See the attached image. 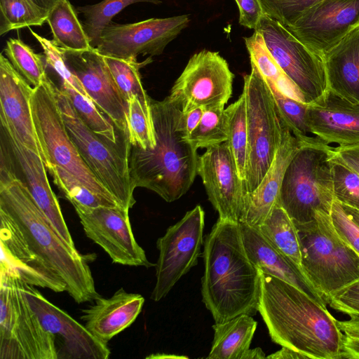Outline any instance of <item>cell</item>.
<instances>
[{
  "mask_svg": "<svg viewBox=\"0 0 359 359\" xmlns=\"http://www.w3.org/2000/svg\"><path fill=\"white\" fill-rule=\"evenodd\" d=\"M258 312L275 344L309 358H344V334L337 320L295 286L261 272Z\"/></svg>",
  "mask_w": 359,
  "mask_h": 359,
  "instance_id": "cell-1",
  "label": "cell"
},
{
  "mask_svg": "<svg viewBox=\"0 0 359 359\" xmlns=\"http://www.w3.org/2000/svg\"><path fill=\"white\" fill-rule=\"evenodd\" d=\"M202 301L215 323L259 310L261 272L246 252L239 222L217 219L203 243Z\"/></svg>",
  "mask_w": 359,
  "mask_h": 359,
  "instance_id": "cell-2",
  "label": "cell"
},
{
  "mask_svg": "<svg viewBox=\"0 0 359 359\" xmlns=\"http://www.w3.org/2000/svg\"><path fill=\"white\" fill-rule=\"evenodd\" d=\"M0 219L1 226L63 280L76 303L100 296L86 257L59 236L19 177L0 187Z\"/></svg>",
  "mask_w": 359,
  "mask_h": 359,
  "instance_id": "cell-3",
  "label": "cell"
},
{
  "mask_svg": "<svg viewBox=\"0 0 359 359\" xmlns=\"http://www.w3.org/2000/svg\"><path fill=\"white\" fill-rule=\"evenodd\" d=\"M156 145L142 149L130 144L129 170L135 188L154 191L167 202L184 195L197 175V149L187 139L183 113L169 96L151 99Z\"/></svg>",
  "mask_w": 359,
  "mask_h": 359,
  "instance_id": "cell-4",
  "label": "cell"
},
{
  "mask_svg": "<svg viewBox=\"0 0 359 359\" xmlns=\"http://www.w3.org/2000/svg\"><path fill=\"white\" fill-rule=\"evenodd\" d=\"M334 147L318 137H309L288 163L282 180L278 203L294 224L313 219L316 211L329 214L334 200L332 160Z\"/></svg>",
  "mask_w": 359,
  "mask_h": 359,
  "instance_id": "cell-5",
  "label": "cell"
},
{
  "mask_svg": "<svg viewBox=\"0 0 359 359\" xmlns=\"http://www.w3.org/2000/svg\"><path fill=\"white\" fill-rule=\"evenodd\" d=\"M295 226L302 269L327 304L334 294L359 279V254L326 212L316 211L313 219Z\"/></svg>",
  "mask_w": 359,
  "mask_h": 359,
  "instance_id": "cell-6",
  "label": "cell"
},
{
  "mask_svg": "<svg viewBox=\"0 0 359 359\" xmlns=\"http://www.w3.org/2000/svg\"><path fill=\"white\" fill-rule=\"evenodd\" d=\"M67 132L83 160L118 204L130 210L135 203L129 170L128 137L114 143L93 132L76 113L66 93L55 88Z\"/></svg>",
  "mask_w": 359,
  "mask_h": 359,
  "instance_id": "cell-7",
  "label": "cell"
},
{
  "mask_svg": "<svg viewBox=\"0 0 359 359\" xmlns=\"http://www.w3.org/2000/svg\"><path fill=\"white\" fill-rule=\"evenodd\" d=\"M23 283L15 272L1 266L0 358L58 359L55 337L32 309Z\"/></svg>",
  "mask_w": 359,
  "mask_h": 359,
  "instance_id": "cell-8",
  "label": "cell"
},
{
  "mask_svg": "<svg viewBox=\"0 0 359 359\" xmlns=\"http://www.w3.org/2000/svg\"><path fill=\"white\" fill-rule=\"evenodd\" d=\"M244 76L248 124V158L244 186L247 195L269 169L281 137V123L271 90L255 66Z\"/></svg>",
  "mask_w": 359,
  "mask_h": 359,
  "instance_id": "cell-9",
  "label": "cell"
},
{
  "mask_svg": "<svg viewBox=\"0 0 359 359\" xmlns=\"http://www.w3.org/2000/svg\"><path fill=\"white\" fill-rule=\"evenodd\" d=\"M56 86L47 76L31 96V109L36 134L50 164L66 170L90 190L118 204L114 196L97 179L70 139L61 115L55 94Z\"/></svg>",
  "mask_w": 359,
  "mask_h": 359,
  "instance_id": "cell-10",
  "label": "cell"
},
{
  "mask_svg": "<svg viewBox=\"0 0 359 359\" xmlns=\"http://www.w3.org/2000/svg\"><path fill=\"white\" fill-rule=\"evenodd\" d=\"M255 30L262 36L269 52L295 86L302 102L310 104L325 94L328 86L322 56L265 14Z\"/></svg>",
  "mask_w": 359,
  "mask_h": 359,
  "instance_id": "cell-11",
  "label": "cell"
},
{
  "mask_svg": "<svg viewBox=\"0 0 359 359\" xmlns=\"http://www.w3.org/2000/svg\"><path fill=\"white\" fill-rule=\"evenodd\" d=\"M204 226L205 212L197 205L157 240L159 254L155 264L152 300L158 302L165 297L177 282L197 264L204 243Z\"/></svg>",
  "mask_w": 359,
  "mask_h": 359,
  "instance_id": "cell-12",
  "label": "cell"
},
{
  "mask_svg": "<svg viewBox=\"0 0 359 359\" xmlns=\"http://www.w3.org/2000/svg\"><path fill=\"white\" fill-rule=\"evenodd\" d=\"M234 75L218 52L194 54L175 81L169 97L186 114L196 108L224 107L232 93Z\"/></svg>",
  "mask_w": 359,
  "mask_h": 359,
  "instance_id": "cell-13",
  "label": "cell"
},
{
  "mask_svg": "<svg viewBox=\"0 0 359 359\" xmlns=\"http://www.w3.org/2000/svg\"><path fill=\"white\" fill-rule=\"evenodd\" d=\"M189 22V15L128 24L111 22L102 31L95 48L102 55L118 58L160 55Z\"/></svg>",
  "mask_w": 359,
  "mask_h": 359,
  "instance_id": "cell-14",
  "label": "cell"
},
{
  "mask_svg": "<svg viewBox=\"0 0 359 359\" xmlns=\"http://www.w3.org/2000/svg\"><path fill=\"white\" fill-rule=\"evenodd\" d=\"M74 208L86 236L99 245L114 263L147 268L154 266L135 240L129 210L120 205Z\"/></svg>",
  "mask_w": 359,
  "mask_h": 359,
  "instance_id": "cell-15",
  "label": "cell"
},
{
  "mask_svg": "<svg viewBox=\"0 0 359 359\" xmlns=\"http://www.w3.org/2000/svg\"><path fill=\"white\" fill-rule=\"evenodd\" d=\"M198 156L197 175L219 219L239 222L246 191L226 142L206 148Z\"/></svg>",
  "mask_w": 359,
  "mask_h": 359,
  "instance_id": "cell-16",
  "label": "cell"
},
{
  "mask_svg": "<svg viewBox=\"0 0 359 359\" xmlns=\"http://www.w3.org/2000/svg\"><path fill=\"white\" fill-rule=\"evenodd\" d=\"M359 26V0H322L286 27L316 53L323 55Z\"/></svg>",
  "mask_w": 359,
  "mask_h": 359,
  "instance_id": "cell-17",
  "label": "cell"
},
{
  "mask_svg": "<svg viewBox=\"0 0 359 359\" xmlns=\"http://www.w3.org/2000/svg\"><path fill=\"white\" fill-rule=\"evenodd\" d=\"M25 296L46 330L60 342L58 358L107 359L111 353L107 344L93 335L62 309L46 299L34 286L23 283Z\"/></svg>",
  "mask_w": 359,
  "mask_h": 359,
  "instance_id": "cell-18",
  "label": "cell"
},
{
  "mask_svg": "<svg viewBox=\"0 0 359 359\" xmlns=\"http://www.w3.org/2000/svg\"><path fill=\"white\" fill-rule=\"evenodd\" d=\"M34 88L0 55V119L6 133L39 155L46 163L31 109Z\"/></svg>",
  "mask_w": 359,
  "mask_h": 359,
  "instance_id": "cell-19",
  "label": "cell"
},
{
  "mask_svg": "<svg viewBox=\"0 0 359 359\" xmlns=\"http://www.w3.org/2000/svg\"><path fill=\"white\" fill-rule=\"evenodd\" d=\"M65 62L80 80L92 102L121 132L128 134V102L117 88L95 47L83 51L64 50Z\"/></svg>",
  "mask_w": 359,
  "mask_h": 359,
  "instance_id": "cell-20",
  "label": "cell"
},
{
  "mask_svg": "<svg viewBox=\"0 0 359 359\" xmlns=\"http://www.w3.org/2000/svg\"><path fill=\"white\" fill-rule=\"evenodd\" d=\"M307 122L311 133L327 144H359V103L329 89L321 98L308 105Z\"/></svg>",
  "mask_w": 359,
  "mask_h": 359,
  "instance_id": "cell-21",
  "label": "cell"
},
{
  "mask_svg": "<svg viewBox=\"0 0 359 359\" xmlns=\"http://www.w3.org/2000/svg\"><path fill=\"white\" fill-rule=\"evenodd\" d=\"M280 123V141L274 159L257 188L245 197L240 223L250 226L262 224L278 202L286 168L302 143V140L297 138L281 120Z\"/></svg>",
  "mask_w": 359,
  "mask_h": 359,
  "instance_id": "cell-22",
  "label": "cell"
},
{
  "mask_svg": "<svg viewBox=\"0 0 359 359\" xmlns=\"http://www.w3.org/2000/svg\"><path fill=\"white\" fill-rule=\"evenodd\" d=\"M6 135L15 163L22 175V181L25 183L36 204L59 236L72 248L76 249L57 198L49 184L46 167L43 159L6 133Z\"/></svg>",
  "mask_w": 359,
  "mask_h": 359,
  "instance_id": "cell-23",
  "label": "cell"
},
{
  "mask_svg": "<svg viewBox=\"0 0 359 359\" xmlns=\"http://www.w3.org/2000/svg\"><path fill=\"white\" fill-rule=\"evenodd\" d=\"M240 225L246 252L256 268L295 286L326 306L324 298L300 267L273 248L257 228L242 223Z\"/></svg>",
  "mask_w": 359,
  "mask_h": 359,
  "instance_id": "cell-24",
  "label": "cell"
},
{
  "mask_svg": "<svg viewBox=\"0 0 359 359\" xmlns=\"http://www.w3.org/2000/svg\"><path fill=\"white\" fill-rule=\"evenodd\" d=\"M94 301V304L82 310L81 318L93 335L107 344L135 320L142 311L144 298L120 288L109 298L99 296Z\"/></svg>",
  "mask_w": 359,
  "mask_h": 359,
  "instance_id": "cell-25",
  "label": "cell"
},
{
  "mask_svg": "<svg viewBox=\"0 0 359 359\" xmlns=\"http://www.w3.org/2000/svg\"><path fill=\"white\" fill-rule=\"evenodd\" d=\"M328 89L359 103V26L323 56Z\"/></svg>",
  "mask_w": 359,
  "mask_h": 359,
  "instance_id": "cell-26",
  "label": "cell"
},
{
  "mask_svg": "<svg viewBox=\"0 0 359 359\" xmlns=\"http://www.w3.org/2000/svg\"><path fill=\"white\" fill-rule=\"evenodd\" d=\"M1 266L15 272L24 282L33 286L48 288L56 292L66 291L63 280L32 254L15 236H1Z\"/></svg>",
  "mask_w": 359,
  "mask_h": 359,
  "instance_id": "cell-27",
  "label": "cell"
},
{
  "mask_svg": "<svg viewBox=\"0 0 359 359\" xmlns=\"http://www.w3.org/2000/svg\"><path fill=\"white\" fill-rule=\"evenodd\" d=\"M257 323L247 314H241L212 325L214 338L209 359H241L250 348Z\"/></svg>",
  "mask_w": 359,
  "mask_h": 359,
  "instance_id": "cell-28",
  "label": "cell"
},
{
  "mask_svg": "<svg viewBox=\"0 0 359 359\" xmlns=\"http://www.w3.org/2000/svg\"><path fill=\"white\" fill-rule=\"evenodd\" d=\"M46 22L52 32V41L58 47L69 51H83L93 48L69 0L59 1L48 14Z\"/></svg>",
  "mask_w": 359,
  "mask_h": 359,
  "instance_id": "cell-29",
  "label": "cell"
},
{
  "mask_svg": "<svg viewBox=\"0 0 359 359\" xmlns=\"http://www.w3.org/2000/svg\"><path fill=\"white\" fill-rule=\"evenodd\" d=\"M257 229L273 248L302 269L297 229L292 219L278 203L262 224Z\"/></svg>",
  "mask_w": 359,
  "mask_h": 359,
  "instance_id": "cell-30",
  "label": "cell"
},
{
  "mask_svg": "<svg viewBox=\"0 0 359 359\" xmlns=\"http://www.w3.org/2000/svg\"><path fill=\"white\" fill-rule=\"evenodd\" d=\"M104 62L118 88L121 94L128 102L133 97H137L145 111L152 116L151 110V98L144 89L140 69L151 62V58L139 62L135 57L118 58L103 55Z\"/></svg>",
  "mask_w": 359,
  "mask_h": 359,
  "instance_id": "cell-31",
  "label": "cell"
},
{
  "mask_svg": "<svg viewBox=\"0 0 359 359\" xmlns=\"http://www.w3.org/2000/svg\"><path fill=\"white\" fill-rule=\"evenodd\" d=\"M244 39L251 65L257 67L266 82L282 93L300 100L295 86L271 55L261 34L255 30L252 36Z\"/></svg>",
  "mask_w": 359,
  "mask_h": 359,
  "instance_id": "cell-32",
  "label": "cell"
},
{
  "mask_svg": "<svg viewBox=\"0 0 359 359\" xmlns=\"http://www.w3.org/2000/svg\"><path fill=\"white\" fill-rule=\"evenodd\" d=\"M226 116V142L234 158L238 175L245 180L248 158V124L245 95L224 109Z\"/></svg>",
  "mask_w": 359,
  "mask_h": 359,
  "instance_id": "cell-33",
  "label": "cell"
},
{
  "mask_svg": "<svg viewBox=\"0 0 359 359\" xmlns=\"http://www.w3.org/2000/svg\"><path fill=\"white\" fill-rule=\"evenodd\" d=\"M60 88L67 95L81 120L95 134L114 143L128 137V134L119 130L93 102L79 93L69 83L62 82Z\"/></svg>",
  "mask_w": 359,
  "mask_h": 359,
  "instance_id": "cell-34",
  "label": "cell"
},
{
  "mask_svg": "<svg viewBox=\"0 0 359 359\" xmlns=\"http://www.w3.org/2000/svg\"><path fill=\"white\" fill-rule=\"evenodd\" d=\"M138 2L161 3L159 0H103L95 4L78 7L77 11L85 18L83 26L90 45L93 47L97 46L102 31L115 15L129 5Z\"/></svg>",
  "mask_w": 359,
  "mask_h": 359,
  "instance_id": "cell-35",
  "label": "cell"
},
{
  "mask_svg": "<svg viewBox=\"0 0 359 359\" xmlns=\"http://www.w3.org/2000/svg\"><path fill=\"white\" fill-rule=\"evenodd\" d=\"M4 53L13 67L34 88L40 86L48 76L44 55L36 53L19 39H9Z\"/></svg>",
  "mask_w": 359,
  "mask_h": 359,
  "instance_id": "cell-36",
  "label": "cell"
},
{
  "mask_svg": "<svg viewBox=\"0 0 359 359\" xmlns=\"http://www.w3.org/2000/svg\"><path fill=\"white\" fill-rule=\"evenodd\" d=\"M46 168L51 175L55 184L74 208L78 206L97 208L120 205L96 194L75 176L62 168L50 164L46 166Z\"/></svg>",
  "mask_w": 359,
  "mask_h": 359,
  "instance_id": "cell-37",
  "label": "cell"
},
{
  "mask_svg": "<svg viewBox=\"0 0 359 359\" xmlns=\"http://www.w3.org/2000/svg\"><path fill=\"white\" fill-rule=\"evenodd\" d=\"M0 35L31 26H41L48 16L29 0H0Z\"/></svg>",
  "mask_w": 359,
  "mask_h": 359,
  "instance_id": "cell-38",
  "label": "cell"
},
{
  "mask_svg": "<svg viewBox=\"0 0 359 359\" xmlns=\"http://www.w3.org/2000/svg\"><path fill=\"white\" fill-rule=\"evenodd\" d=\"M187 139L196 149L208 148L226 142L227 132L224 107L204 109L198 125Z\"/></svg>",
  "mask_w": 359,
  "mask_h": 359,
  "instance_id": "cell-39",
  "label": "cell"
},
{
  "mask_svg": "<svg viewBox=\"0 0 359 359\" xmlns=\"http://www.w3.org/2000/svg\"><path fill=\"white\" fill-rule=\"evenodd\" d=\"M267 84L273 96L280 119L297 138L309 137L308 134L311 133L307 122L309 104L282 93L271 84Z\"/></svg>",
  "mask_w": 359,
  "mask_h": 359,
  "instance_id": "cell-40",
  "label": "cell"
},
{
  "mask_svg": "<svg viewBox=\"0 0 359 359\" xmlns=\"http://www.w3.org/2000/svg\"><path fill=\"white\" fill-rule=\"evenodd\" d=\"M332 175L334 199L359 210V173L343 162L335 152L332 160Z\"/></svg>",
  "mask_w": 359,
  "mask_h": 359,
  "instance_id": "cell-41",
  "label": "cell"
},
{
  "mask_svg": "<svg viewBox=\"0 0 359 359\" xmlns=\"http://www.w3.org/2000/svg\"><path fill=\"white\" fill-rule=\"evenodd\" d=\"M128 135L130 144L146 149L156 145L152 116L144 110L140 100L133 97L128 100Z\"/></svg>",
  "mask_w": 359,
  "mask_h": 359,
  "instance_id": "cell-42",
  "label": "cell"
},
{
  "mask_svg": "<svg viewBox=\"0 0 359 359\" xmlns=\"http://www.w3.org/2000/svg\"><path fill=\"white\" fill-rule=\"evenodd\" d=\"M32 34L41 45L47 66L50 67L60 76L62 82L69 83L79 93L92 102L80 80L67 67L63 49L55 45L52 40L44 38L34 32L30 27Z\"/></svg>",
  "mask_w": 359,
  "mask_h": 359,
  "instance_id": "cell-43",
  "label": "cell"
},
{
  "mask_svg": "<svg viewBox=\"0 0 359 359\" xmlns=\"http://www.w3.org/2000/svg\"><path fill=\"white\" fill-rule=\"evenodd\" d=\"M322 0H259L263 13L285 27L292 25L305 11Z\"/></svg>",
  "mask_w": 359,
  "mask_h": 359,
  "instance_id": "cell-44",
  "label": "cell"
},
{
  "mask_svg": "<svg viewBox=\"0 0 359 359\" xmlns=\"http://www.w3.org/2000/svg\"><path fill=\"white\" fill-rule=\"evenodd\" d=\"M330 215L337 231L359 254V227L350 219L341 203L334 200Z\"/></svg>",
  "mask_w": 359,
  "mask_h": 359,
  "instance_id": "cell-45",
  "label": "cell"
},
{
  "mask_svg": "<svg viewBox=\"0 0 359 359\" xmlns=\"http://www.w3.org/2000/svg\"><path fill=\"white\" fill-rule=\"evenodd\" d=\"M327 304L348 316L359 315V279L334 294Z\"/></svg>",
  "mask_w": 359,
  "mask_h": 359,
  "instance_id": "cell-46",
  "label": "cell"
},
{
  "mask_svg": "<svg viewBox=\"0 0 359 359\" xmlns=\"http://www.w3.org/2000/svg\"><path fill=\"white\" fill-rule=\"evenodd\" d=\"M1 133L0 187H2L18 178V176L15 173V160L2 128Z\"/></svg>",
  "mask_w": 359,
  "mask_h": 359,
  "instance_id": "cell-47",
  "label": "cell"
},
{
  "mask_svg": "<svg viewBox=\"0 0 359 359\" xmlns=\"http://www.w3.org/2000/svg\"><path fill=\"white\" fill-rule=\"evenodd\" d=\"M239 10V23L255 29L263 15L259 0H235Z\"/></svg>",
  "mask_w": 359,
  "mask_h": 359,
  "instance_id": "cell-48",
  "label": "cell"
},
{
  "mask_svg": "<svg viewBox=\"0 0 359 359\" xmlns=\"http://www.w3.org/2000/svg\"><path fill=\"white\" fill-rule=\"evenodd\" d=\"M336 155L359 173V144L334 147Z\"/></svg>",
  "mask_w": 359,
  "mask_h": 359,
  "instance_id": "cell-49",
  "label": "cell"
},
{
  "mask_svg": "<svg viewBox=\"0 0 359 359\" xmlns=\"http://www.w3.org/2000/svg\"><path fill=\"white\" fill-rule=\"evenodd\" d=\"M203 111L204 108L200 107L186 114H183V126L187 138L198 125Z\"/></svg>",
  "mask_w": 359,
  "mask_h": 359,
  "instance_id": "cell-50",
  "label": "cell"
},
{
  "mask_svg": "<svg viewBox=\"0 0 359 359\" xmlns=\"http://www.w3.org/2000/svg\"><path fill=\"white\" fill-rule=\"evenodd\" d=\"M344 358L359 359V337L344 334Z\"/></svg>",
  "mask_w": 359,
  "mask_h": 359,
  "instance_id": "cell-51",
  "label": "cell"
},
{
  "mask_svg": "<svg viewBox=\"0 0 359 359\" xmlns=\"http://www.w3.org/2000/svg\"><path fill=\"white\" fill-rule=\"evenodd\" d=\"M266 358L270 359H306L309 358L306 355L293 350L290 348L282 346L276 352L266 355Z\"/></svg>",
  "mask_w": 359,
  "mask_h": 359,
  "instance_id": "cell-52",
  "label": "cell"
},
{
  "mask_svg": "<svg viewBox=\"0 0 359 359\" xmlns=\"http://www.w3.org/2000/svg\"><path fill=\"white\" fill-rule=\"evenodd\" d=\"M46 15H48L56 4L62 0H29Z\"/></svg>",
  "mask_w": 359,
  "mask_h": 359,
  "instance_id": "cell-53",
  "label": "cell"
},
{
  "mask_svg": "<svg viewBox=\"0 0 359 359\" xmlns=\"http://www.w3.org/2000/svg\"><path fill=\"white\" fill-rule=\"evenodd\" d=\"M266 355L262 349L259 347L255 348H249L243 354L241 359H262L266 358Z\"/></svg>",
  "mask_w": 359,
  "mask_h": 359,
  "instance_id": "cell-54",
  "label": "cell"
},
{
  "mask_svg": "<svg viewBox=\"0 0 359 359\" xmlns=\"http://www.w3.org/2000/svg\"><path fill=\"white\" fill-rule=\"evenodd\" d=\"M341 205L350 219L359 227V210L341 203Z\"/></svg>",
  "mask_w": 359,
  "mask_h": 359,
  "instance_id": "cell-55",
  "label": "cell"
},
{
  "mask_svg": "<svg viewBox=\"0 0 359 359\" xmlns=\"http://www.w3.org/2000/svg\"><path fill=\"white\" fill-rule=\"evenodd\" d=\"M147 358H186L185 356H178V355H165L164 353H158V354H155V355H151L148 357H147Z\"/></svg>",
  "mask_w": 359,
  "mask_h": 359,
  "instance_id": "cell-56",
  "label": "cell"
}]
</instances>
